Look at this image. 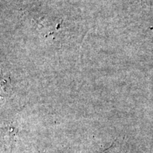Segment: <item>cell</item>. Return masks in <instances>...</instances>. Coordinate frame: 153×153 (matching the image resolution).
Masks as SVG:
<instances>
[{"label":"cell","mask_w":153,"mask_h":153,"mask_svg":"<svg viewBox=\"0 0 153 153\" xmlns=\"http://www.w3.org/2000/svg\"><path fill=\"white\" fill-rule=\"evenodd\" d=\"M125 142L122 140H116L110 148L104 151V153H126Z\"/></svg>","instance_id":"1"}]
</instances>
